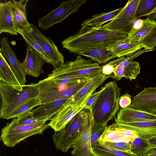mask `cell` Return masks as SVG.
<instances>
[{
	"mask_svg": "<svg viewBox=\"0 0 156 156\" xmlns=\"http://www.w3.org/2000/svg\"><path fill=\"white\" fill-rule=\"evenodd\" d=\"M128 32L110 30L101 26L88 27L83 31L69 36L62 42L63 48L76 53L90 50L106 48L126 38Z\"/></svg>",
	"mask_w": 156,
	"mask_h": 156,
	"instance_id": "1",
	"label": "cell"
},
{
	"mask_svg": "<svg viewBox=\"0 0 156 156\" xmlns=\"http://www.w3.org/2000/svg\"><path fill=\"white\" fill-rule=\"evenodd\" d=\"M102 88L90 111L93 129L107 126L108 122L115 117L119 108L121 88L116 82H108Z\"/></svg>",
	"mask_w": 156,
	"mask_h": 156,
	"instance_id": "2",
	"label": "cell"
},
{
	"mask_svg": "<svg viewBox=\"0 0 156 156\" xmlns=\"http://www.w3.org/2000/svg\"><path fill=\"white\" fill-rule=\"evenodd\" d=\"M1 100L0 117L8 119L11 114L22 104L38 97L39 91L36 83L25 84L19 90L0 80Z\"/></svg>",
	"mask_w": 156,
	"mask_h": 156,
	"instance_id": "3",
	"label": "cell"
},
{
	"mask_svg": "<svg viewBox=\"0 0 156 156\" xmlns=\"http://www.w3.org/2000/svg\"><path fill=\"white\" fill-rule=\"evenodd\" d=\"M102 66L91 59L86 60L77 56L74 61H67L57 68H54L48 76L55 77H84L91 78L102 74Z\"/></svg>",
	"mask_w": 156,
	"mask_h": 156,
	"instance_id": "4",
	"label": "cell"
},
{
	"mask_svg": "<svg viewBox=\"0 0 156 156\" xmlns=\"http://www.w3.org/2000/svg\"><path fill=\"white\" fill-rule=\"evenodd\" d=\"M43 122L34 124L19 125L14 118L1 130L0 139L4 145L13 147L22 140L32 136L42 134L48 128L49 124Z\"/></svg>",
	"mask_w": 156,
	"mask_h": 156,
	"instance_id": "5",
	"label": "cell"
},
{
	"mask_svg": "<svg viewBox=\"0 0 156 156\" xmlns=\"http://www.w3.org/2000/svg\"><path fill=\"white\" fill-rule=\"evenodd\" d=\"M85 109L78 113L60 131L55 132L52 138L56 149L67 153L80 133L86 116Z\"/></svg>",
	"mask_w": 156,
	"mask_h": 156,
	"instance_id": "6",
	"label": "cell"
},
{
	"mask_svg": "<svg viewBox=\"0 0 156 156\" xmlns=\"http://www.w3.org/2000/svg\"><path fill=\"white\" fill-rule=\"evenodd\" d=\"M87 2V0H70L62 2L57 8L38 19V27L43 30H46L61 22L71 14L78 11L80 7Z\"/></svg>",
	"mask_w": 156,
	"mask_h": 156,
	"instance_id": "7",
	"label": "cell"
},
{
	"mask_svg": "<svg viewBox=\"0 0 156 156\" xmlns=\"http://www.w3.org/2000/svg\"><path fill=\"white\" fill-rule=\"evenodd\" d=\"M93 93H89L74 103H70L69 100L53 117L49 124L55 132H58L63 128L78 113L84 109L85 105Z\"/></svg>",
	"mask_w": 156,
	"mask_h": 156,
	"instance_id": "8",
	"label": "cell"
},
{
	"mask_svg": "<svg viewBox=\"0 0 156 156\" xmlns=\"http://www.w3.org/2000/svg\"><path fill=\"white\" fill-rule=\"evenodd\" d=\"M140 0H129L115 17L101 27L110 30L128 32L136 20V10Z\"/></svg>",
	"mask_w": 156,
	"mask_h": 156,
	"instance_id": "9",
	"label": "cell"
},
{
	"mask_svg": "<svg viewBox=\"0 0 156 156\" xmlns=\"http://www.w3.org/2000/svg\"><path fill=\"white\" fill-rule=\"evenodd\" d=\"M82 130L76 140L72 146L71 153L74 156H93L91 134L93 120L91 112L87 110Z\"/></svg>",
	"mask_w": 156,
	"mask_h": 156,
	"instance_id": "10",
	"label": "cell"
},
{
	"mask_svg": "<svg viewBox=\"0 0 156 156\" xmlns=\"http://www.w3.org/2000/svg\"><path fill=\"white\" fill-rule=\"evenodd\" d=\"M138 136L135 131L120 127L114 123L106 127L98 143L101 145L106 142H131Z\"/></svg>",
	"mask_w": 156,
	"mask_h": 156,
	"instance_id": "11",
	"label": "cell"
},
{
	"mask_svg": "<svg viewBox=\"0 0 156 156\" xmlns=\"http://www.w3.org/2000/svg\"><path fill=\"white\" fill-rule=\"evenodd\" d=\"M32 31L31 33L46 54L52 60L55 68L65 63L64 57L54 42L46 37L35 25L31 24Z\"/></svg>",
	"mask_w": 156,
	"mask_h": 156,
	"instance_id": "12",
	"label": "cell"
},
{
	"mask_svg": "<svg viewBox=\"0 0 156 156\" xmlns=\"http://www.w3.org/2000/svg\"><path fill=\"white\" fill-rule=\"evenodd\" d=\"M0 52L7 59L11 69L21 86L25 85L27 81L26 74L23 71L21 63L18 60L10 46L8 38L4 37L0 42Z\"/></svg>",
	"mask_w": 156,
	"mask_h": 156,
	"instance_id": "13",
	"label": "cell"
},
{
	"mask_svg": "<svg viewBox=\"0 0 156 156\" xmlns=\"http://www.w3.org/2000/svg\"><path fill=\"white\" fill-rule=\"evenodd\" d=\"M46 63L44 58L35 49L28 46L25 58L21 63L23 70L26 74L38 77L44 73L43 66Z\"/></svg>",
	"mask_w": 156,
	"mask_h": 156,
	"instance_id": "14",
	"label": "cell"
},
{
	"mask_svg": "<svg viewBox=\"0 0 156 156\" xmlns=\"http://www.w3.org/2000/svg\"><path fill=\"white\" fill-rule=\"evenodd\" d=\"M128 107L147 112L156 110V87L144 88L133 97Z\"/></svg>",
	"mask_w": 156,
	"mask_h": 156,
	"instance_id": "15",
	"label": "cell"
},
{
	"mask_svg": "<svg viewBox=\"0 0 156 156\" xmlns=\"http://www.w3.org/2000/svg\"><path fill=\"white\" fill-rule=\"evenodd\" d=\"M11 1L0 3V34L17 35L18 27L12 11Z\"/></svg>",
	"mask_w": 156,
	"mask_h": 156,
	"instance_id": "16",
	"label": "cell"
},
{
	"mask_svg": "<svg viewBox=\"0 0 156 156\" xmlns=\"http://www.w3.org/2000/svg\"><path fill=\"white\" fill-rule=\"evenodd\" d=\"M115 123L120 127L135 131L139 136L146 140L156 137V120Z\"/></svg>",
	"mask_w": 156,
	"mask_h": 156,
	"instance_id": "17",
	"label": "cell"
},
{
	"mask_svg": "<svg viewBox=\"0 0 156 156\" xmlns=\"http://www.w3.org/2000/svg\"><path fill=\"white\" fill-rule=\"evenodd\" d=\"M156 120V115L129 108L121 109L115 119V123L135 122Z\"/></svg>",
	"mask_w": 156,
	"mask_h": 156,
	"instance_id": "18",
	"label": "cell"
},
{
	"mask_svg": "<svg viewBox=\"0 0 156 156\" xmlns=\"http://www.w3.org/2000/svg\"><path fill=\"white\" fill-rule=\"evenodd\" d=\"M28 0L11 1L10 5L13 16L18 28L31 33L32 28L28 21L26 7Z\"/></svg>",
	"mask_w": 156,
	"mask_h": 156,
	"instance_id": "19",
	"label": "cell"
},
{
	"mask_svg": "<svg viewBox=\"0 0 156 156\" xmlns=\"http://www.w3.org/2000/svg\"><path fill=\"white\" fill-rule=\"evenodd\" d=\"M109 77V76L101 74L89 79L85 84L70 98L69 102L74 104L88 94L93 93Z\"/></svg>",
	"mask_w": 156,
	"mask_h": 156,
	"instance_id": "20",
	"label": "cell"
},
{
	"mask_svg": "<svg viewBox=\"0 0 156 156\" xmlns=\"http://www.w3.org/2000/svg\"><path fill=\"white\" fill-rule=\"evenodd\" d=\"M140 42L132 41L126 38L116 42L106 48L113 52L117 58L128 56L142 48Z\"/></svg>",
	"mask_w": 156,
	"mask_h": 156,
	"instance_id": "21",
	"label": "cell"
},
{
	"mask_svg": "<svg viewBox=\"0 0 156 156\" xmlns=\"http://www.w3.org/2000/svg\"><path fill=\"white\" fill-rule=\"evenodd\" d=\"M122 8H119L112 11L96 14L90 19L86 20L82 23L81 28L78 33L82 32L88 27H98L105 23L111 21L119 13Z\"/></svg>",
	"mask_w": 156,
	"mask_h": 156,
	"instance_id": "22",
	"label": "cell"
},
{
	"mask_svg": "<svg viewBox=\"0 0 156 156\" xmlns=\"http://www.w3.org/2000/svg\"><path fill=\"white\" fill-rule=\"evenodd\" d=\"M69 98L58 100L41 104L37 108L32 110V114L35 117H54Z\"/></svg>",
	"mask_w": 156,
	"mask_h": 156,
	"instance_id": "23",
	"label": "cell"
},
{
	"mask_svg": "<svg viewBox=\"0 0 156 156\" xmlns=\"http://www.w3.org/2000/svg\"><path fill=\"white\" fill-rule=\"evenodd\" d=\"M140 69L139 62L133 61L123 68H120L117 65L112 74L109 76L118 81L123 77L132 81L140 73Z\"/></svg>",
	"mask_w": 156,
	"mask_h": 156,
	"instance_id": "24",
	"label": "cell"
},
{
	"mask_svg": "<svg viewBox=\"0 0 156 156\" xmlns=\"http://www.w3.org/2000/svg\"><path fill=\"white\" fill-rule=\"evenodd\" d=\"M0 80L2 81L19 90L23 86L19 82L15 75L4 56L0 52Z\"/></svg>",
	"mask_w": 156,
	"mask_h": 156,
	"instance_id": "25",
	"label": "cell"
},
{
	"mask_svg": "<svg viewBox=\"0 0 156 156\" xmlns=\"http://www.w3.org/2000/svg\"><path fill=\"white\" fill-rule=\"evenodd\" d=\"M76 54L88 57L99 64L105 63L112 58H117L113 52L107 48L92 50Z\"/></svg>",
	"mask_w": 156,
	"mask_h": 156,
	"instance_id": "26",
	"label": "cell"
},
{
	"mask_svg": "<svg viewBox=\"0 0 156 156\" xmlns=\"http://www.w3.org/2000/svg\"><path fill=\"white\" fill-rule=\"evenodd\" d=\"M156 25L154 18L147 17L144 20L142 26L133 34L128 35L126 37L130 41L140 42L148 34Z\"/></svg>",
	"mask_w": 156,
	"mask_h": 156,
	"instance_id": "27",
	"label": "cell"
},
{
	"mask_svg": "<svg viewBox=\"0 0 156 156\" xmlns=\"http://www.w3.org/2000/svg\"><path fill=\"white\" fill-rule=\"evenodd\" d=\"M18 32L21 35L28 46L35 49L44 58L46 63L54 66V63L52 60L46 54L31 33L19 28H18Z\"/></svg>",
	"mask_w": 156,
	"mask_h": 156,
	"instance_id": "28",
	"label": "cell"
},
{
	"mask_svg": "<svg viewBox=\"0 0 156 156\" xmlns=\"http://www.w3.org/2000/svg\"><path fill=\"white\" fill-rule=\"evenodd\" d=\"M92 153L93 156H140L133 153L112 149L98 142L92 147Z\"/></svg>",
	"mask_w": 156,
	"mask_h": 156,
	"instance_id": "29",
	"label": "cell"
},
{
	"mask_svg": "<svg viewBox=\"0 0 156 156\" xmlns=\"http://www.w3.org/2000/svg\"><path fill=\"white\" fill-rule=\"evenodd\" d=\"M156 7V0H140L136 10L135 20L144 16H149Z\"/></svg>",
	"mask_w": 156,
	"mask_h": 156,
	"instance_id": "30",
	"label": "cell"
},
{
	"mask_svg": "<svg viewBox=\"0 0 156 156\" xmlns=\"http://www.w3.org/2000/svg\"><path fill=\"white\" fill-rule=\"evenodd\" d=\"M130 147L132 153L140 156H142L146 151L151 148L147 140L139 136L131 143Z\"/></svg>",
	"mask_w": 156,
	"mask_h": 156,
	"instance_id": "31",
	"label": "cell"
},
{
	"mask_svg": "<svg viewBox=\"0 0 156 156\" xmlns=\"http://www.w3.org/2000/svg\"><path fill=\"white\" fill-rule=\"evenodd\" d=\"M31 111L26 112L16 118L17 122L19 125H27L34 124L43 122L51 120L53 116L34 117Z\"/></svg>",
	"mask_w": 156,
	"mask_h": 156,
	"instance_id": "32",
	"label": "cell"
},
{
	"mask_svg": "<svg viewBox=\"0 0 156 156\" xmlns=\"http://www.w3.org/2000/svg\"><path fill=\"white\" fill-rule=\"evenodd\" d=\"M37 97L26 102L16 109L9 117V119L18 118L23 114L32 110L33 108L41 105Z\"/></svg>",
	"mask_w": 156,
	"mask_h": 156,
	"instance_id": "33",
	"label": "cell"
},
{
	"mask_svg": "<svg viewBox=\"0 0 156 156\" xmlns=\"http://www.w3.org/2000/svg\"><path fill=\"white\" fill-rule=\"evenodd\" d=\"M153 17L156 20V14ZM142 48L144 49H154L156 47V25L146 37L140 42Z\"/></svg>",
	"mask_w": 156,
	"mask_h": 156,
	"instance_id": "34",
	"label": "cell"
},
{
	"mask_svg": "<svg viewBox=\"0 0 156 156\" xmlns=\"http://www.w3.org/2000/svg\"><path fill=\"white\" fill-rule=\"evenodd\" d=\"M130 142H106L101 145H104L112 149L131 153ZM101 145V144H100Z\"/></svg>",
	"mask_w": 156,
	"mask_h": 156,
	"instance_id": "35",
	"label": "cell"
},
{
	"mask_svg": "<svg viewBox=\"0 0 156 156\" xmlns=\"http://www.w3.org/2000/svg\"><path fill=\"white\" fill-rule=\"evenodd\" d=\"M124 57V56L122 57L111 61L105 65L102 66V74L106 76H110L113 73L115 67Z\"/></svg>",
	"mask_w": 156,
	"mask_h": 156,
	"instance_id": "36",
	"label": "cell"
},
{
	"mask_svg": "<svg viewBox=\"0 0 156 156\" xmlns=\"http://www.w3.org/2000/svg\"><path fill=\"white\" fill-rule=\"evenodd\" d=\"M154 49H144L142 50L138 51L133 54L124 57V58L121 61L117 66L120 68H123L127 65L130 62L133 61V60L136 58L141 55V54L149 51H151L155 50Z\"/></svg>",
	"mask_w": 156,
	"mask_h": 156,
	"instance_id": "37",
	"label": "cell"
},
{
	"mask_svg": "<svg viewBox=\"0 0 156 156\" xmlns=\"http://www.w3.org/2000/svg\"><path fill=\"white\" fill-rule=\"evenodd\" d=\"M107 126L92 129L91 134V142L93 147L98 142V140Z\"/></svg>",
	"mask_w": 156,
	"mask_h": 156,
	"instance_id": "38",
	"label": "cell"
},
{
	"mask_svg": "<svg viewBox=\"0 0 156 156\" xmlns=\"http://www.w3.org/2000/svg\"><path fill=\"white\" fill-rule=\"evenodd\" d=\"M131 97L127 93L120 97L119 100V106L122 108H124L129 106L131 103Z\"/></svg>",
	"mask_w": 156,
	"mask_h": 156,
	"instance_id": "39",
	"label": "cell"
},
{
	"mask_svg": "<svg viewBox=\"0 0 156 156\" xmlns=\"http://www.w3.org/2000/svg\"><path fill=\"white\" fill-rule=\"evenodd\" d=\"M102 89L101 88L99 91L92 94L90 96L85 105V109L91 111L93 105L101 92Z\"/></svg>",
	"mask_w": 156,
	"mask_h": 156,
	"instance_id": "40",
	"label": "cell"
},
{
	"mask_svg": "<svg viewBox=\"0 0 156 156\" xmlns=\"http://www.w3.org/2000/svg\"><path fill=\"white\" fill-rule=\"evenodd\" d=\"M144 20L137 19L133 23L131 28L128 33V35L130 34L138 29L142 25Z\"/></svg>",
	"mask_w": 156,
	"mask_h": 156,
	"instance_id": "41",
	"label": "cell"
},
{
	"mask_svg": "<svg viewBox=\"0 0 156 156\" xmlns=\"http://www.w3.org/2000/svg\"><path fill=\"white\" fill-rule=\"evenodd\" d=\"M142 156H156V148H151L148 150Z\"/></svg>",
	"mask_w": 156,
	"mask_h": 156,
	"instance_id": "42",
	"label": "cell"
},
{
	"mask_svg": "<svg viewBox=\"0 0 156 156\" xmlns=\"http://www.w3.org/2000/svg\"><path fill=\"white\" fill-rule=\"evenodd\" d=\"M151 148H156V137L147 140Z\"/></svg>",
	"mask_w": 156,
	"mask_h": 156,
	"instance_id": "43",
	"label": "cell"
},
{
	"mask_svg": "<svg viewBox=\"0 0 156 156\" xmlns=\"http://www.w3.org/2000/svg\"><path fill=\"white\" fill-rule=\"evenodd\" d=\"M155 14H156V7L154 8V9L153 10V11L151 12L150 16H149V17H151V16H152V17H153V16Z\"/></svg>",
	"mask_w": 156,
	"mask_h": 156,
	"instance_id": "44",
	"label": "cell"
},
{
	"mask_svg": "<svg viewBox=\"0 0 156 156\" xmlns=\"http://www.w3.org/2000/svg\"><path fill=\"white\" fill-rule=\"evenodd\" d=\"M147 112L156 115V110H151Z\"/></svg>",
	"mask_w": 156,
	"mask_h": 156,
	"instance_id": "45",
	"label": "cell"
}]
</instances>
